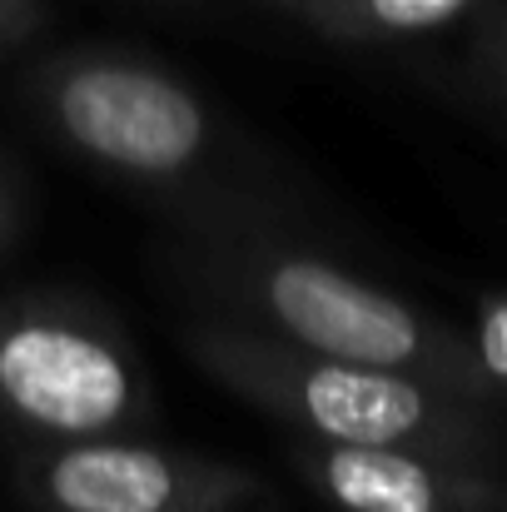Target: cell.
Here are the masks:
<instances>
[{
	"mask_svg": "<svg viewBox=\"0 0 507 512\" xmlns=\"http://www.w3.org/2000/svg\"><path fill=\"white\" fill-rule=\"evenodd\" d=\"M304 408L338 443H398L423 423V393L368 363H329L304 378Z\"/></svg>",
	"mask_w": 507,
	"mask_h": 512,
	"instance_id": "277c9868",
	"label": "cell"
},
{
	"mask_svg": "<svg viewBox=\"0 0 507 512\" xmlns=\"http://www.w3.org/2000/svg\"><path fill=\"white\" fill-rule=\"evenodd\" d=\"M0 393L55 433H100L125 413L130 378L90 334L30 324L0 339Z\"/></svg>",
	"mask_w": 507,
	"mask_h": 512,
	"instance_id": "7a4b0ae2",
	"label": "cell"
},
{
	"mask_svg": "<svg viewBox=\"0 0 507 512\" xmlns=\"http://www.w3.org/2000/svg\"><path fill=\"white\" fill-rule=\"evenodd\" d=\"M324 478L348 512H433L438 503L423 463L388 453V443H338Z\"/></svg>",
	"mask_w": 507,
	"mask_h": 512,
	"instance_id": "8992f818",
	"label": "cell"
},
{
	"mask_svg": "<svg viewBox=\"0 0 507 512\" xmlns=\"http://www.w3.org/2000/svg\"><path fill=\"white\" fill-rule=\"evenodd\" d=\"M468 0H363V10L383 25V30H428L443 25L463 10Z\"/></svg>",
	"mask_w": 507,
	"mask_h": 512,
	"instance_id": "52a82bcc",
	"label": "cell"
},
{
	"mask_svg": "<svg viewBox=\"0 0 507 512\" xmlns=\"http://www.w3.org/2000/svg\"><path fill=\"white\" fill-rule=\"evenodd\" d=\"M269 304L294 339H304L338 363L393 368L418 348V324L403 314V304L343 279L338 269L314 259L279 264L269 279Z\"/></svg>",
	"mask_w": 507,
	"mask_h": 512,
	"instance_id": "3957f363",
	"label": "cell"
},
{
	"mask_svg": "<svg viewBox=\"0 0 507 512\" xmlns=\"http://www.w3.org/2000/svg\"><path fill=\"white\" fill-rule=\"evenodd\" d=\"M60 120L100 160L145 174L179 170L204 140L199 105L165 75L130 65H90L70 75L60 90Z\"/></svg>",
	"mask_w": 507,
	"mask_h": 512,
	"instance_id": "6da1fadb",
	"label": "cell"
},
{
	"mask_svg": "<svg viewBox=\"0 0 507 512\" xmlns=\"http://www.w3.org/2000/svg\"><path fill=\"white\" fill-rule=\"evenodd\" d=\"M50 493L65 512H160L174 478L145 448H75L50 468Z\"/></svg>",
	"mask_w": 507,
	"mask_h": 512,
	"instance_id": "5b68a950",
	"label": "cell"
},
{
	"mask_svg": "<svg viewBox=\"0 0 507 512\" xmlns=\"http://www.w3.org/2000/svg\"><path fill=\"white\" fill-rule=\"evenodd\" d=\"M483 363L507 378V304H498L488 319H483Z\"/></svg>",
	"mask_w": 507,
	"mask_h": 512,
	"instance_id": "ba28073f",
	"label": "cell"
}]
</instances>
